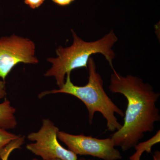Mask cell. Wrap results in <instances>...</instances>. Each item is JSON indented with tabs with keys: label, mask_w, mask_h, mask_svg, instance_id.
Instances as JSON below:
<instances>
[{
	"label": "cell",
	"mask_w": 160,
	"mask_h": 160,
	"mask_svg": "<svg viewBox=\"0 0 160 160\" xmlns=\"http://www.w3.org/2000/svg\"><path fill=\"white\" fill-rule=\"evenodd\" d=\"M58 138L76 155L91 156L104 160H118L122 158L120 151L115 148L111 138L98 139L60 131Z\"/></svg>",
	"instance_id": "6"
},
{
	"label": "cell",
	"mask_w": 160,
	"mask_h": 160,
	"mask_svg": "<svg viewBox=\"0 0 160 160\" xmlns=\"http://www.w3.org/2000/svg\"><path fill=\"white\" fill-rule=\"evenodd\" d=\"M92 160V159H88V160Z\"/></svg>",
	"instance_id": "16"
},
{
	"label": "cell",
	"mask_w": 160,
	"mask_h": 160,
	"mask_svg": "<svg viewBox=\"0 0 160 160\" xmlns=\"http://www.w3.org/2000/svg\"><path fill=\"white\" fill-rule=\"evenodd\" d=\"M109 91L122 94L127 100L122 128L112 135L115 147L126 151L135 146L147 132H152L156 123L160 121L157 107L159 92L154 91L148 83L132 75L122 76L115 70L111 75Z\"/></svg>",
	"instance_id": "1"
},
{
	"label": "cell",
	"mask_w": 160,
	"mask_h": 160,
	"mask_svg": "<svg viewBox=\"0 0 160 160\" xmlns=\"http://www.w3.org/2000/svg\"><path fill=\"white\" fill-rule=\"evenodd\" d=\"M25 141V137L21 136L18 138L13 140L3 150L1 155V159L8 160L12 152L16 149H20Z\"/></svg>",
	"instance_id": "10"
},
{
	"label": "cell",
	"mask_w": 160,
	"mask_h": 160,
	"mask_svg": "<svg viewBox=\"0 0 160 160\" xmlns=\"http://www.w3.org/2000/svg\"><path fill=\"white\" fill-rule=\"evenodd\" d=\"M21 136L9 132L6 129L0 127V159L3 150L7 146L13 141L20 138Z\"/></svg>",
	"instance_id": "9"
},
{
	"label": "cell",
	"mask_w": 160,
	"mask_h": 160,
	"mask_svg": "<svg viewBox=\"0 0 160 160\" xmlns=\"http://www.w3.org/2000/svg\"><path fill=\"white\" fill-rule=\"evenodd\" d=\"M15 112V109L8 100L0 103V127L6 130L15 128L17 125L14 116Z\"/></svg>",
	"instance_id": "7"
},
{
	"label": "cell",
	"mask_w": 160,
	"mask_h": 160,
	"mask_svg": "<svg viewBox=\"0 0 160 160\" xmlns=\"http://www.w3.org/2000/svg\"><path fill=\"white\" fill-rule=\"evenodd\" d=\"M52 1L58 6H62V7H65V6H69L75 0H52Z\"/></svg>",
	"instance_id": "12"
},
{
	"label": "cell",
	"mask_w": 160,
	"mask_h": 160,
	"mask_svg": "<svg viewBox=\"0 0 160 160\" xmlns=\"http://www.w3.org/2000/svg\"><path fill=\"white\" fill-rule=\"evenodd\" d=\"M153 160H160V152L158 151H156L154 152L153 156Z\"/></svg>",
	"instance_id": "14"
},
{
	"label": "cell",
	"mask_w": 160,
	"mask_h": 160,
	"mask_svg": "<svg viewBox=\"0 0 160 160\" xmlns=\"http://www.w3.org/2000/svg\"><path fill=\"white\" fill-rule=\"evenodd\" d=\"M73 43L69 47L59 46L56 50L57 57L47 60L52 66L45 74V76L54 77L57 84L61 88L65 82V76L71 73L73 69L85 68L87 69L89 59L92 55H103L115 71L112 61L116 56L112 47L118 41V38L113 30L102 38L94 42H87L79 37L75 32L71 29Z\"/></svg>",
	"instance_id": "2"
},
{
	"label": "cell",
	"mask_w": 160,
	"mask_h": 160,
	"mask_svg": "<svg viewBox=\"0 0 160 160\" xmlns=\"http://www.w3.org/2000/svg\"><path fill=\"white\" fill-rule=\"evenodd\" d=\"M45 0H24L25 4L32 9L38 8L44 3Z\"/></svg>",
	"instance_id": "11"
},
{
	"label": "cell",
	"mask_w": 160,
	"mask_h": 160,
	"mask_svg": "<svg viewBox=\"0 0 160 160\" xmlns=\"http://www.w3.org/2000/svg\"><path fill=\"white\" fill-rule=\"evenodd\" d=\"M6 95L5 81L0 80V99L5 98Z\"/></svg>",
	"instance_id": "13"
},
{
	"label": "cell",
	"mask_w": 160,
	"mask_h": 160,
	"mask_svg": "<svg viewBox=\"0 0 160 160\" xmlns=\"http://www.w3.org/2000/svg\"><path fill=\"white\" fill-rule=\"evenodd\" d=\"M32 160H40L38 159H33ZM62 160L61 159H60L58 158H56V159H51V160ZM80 160H87L85 159H82Z\"/></svg>",
	"instance_id": "15"
},
{
	"label": "cell",
	"mask_w": 160,
	"mask_h": 160,
	"mask_svg": "<svg viewBox=\"0 0 160 160\" xmlns=\"http://www.w3.org/2000/svg\"><path fill=\"white\" fill-rule=\"evenodd\" d=\"M96 65L93 58L89 59L88 63L89 80L85 86H75L71 82L70 73L66 75L65 83L58 89L42 92L39 95L41 98L52 93H66L75 97L84 103L89 112V122L92 125L95 113L99 112L107 122V130L117 131L122 127L118 122L115 113L124 117L122 110L118 107L106 94L103 88V80L97 72Z\"/></svg>",
	"instance_id": "3"
},
{
	"label": "cell",
	"mask_w": 160,
	"mask_h": 160,
	"mask_svg": "<svg viewBox=\"0 0 160 160\" xmlns=\"http://www.w3.org/2000/svg\"><path fill=\"white\" fill-rule=\"evenodd\" d=\"M59 131V128L52 121L48 119H43L42 126L39 130L28 135V140L35 142L28 144L26 148L44 160L56 158L78 160L77 155L64 148L58 142Z\"/></svg>",
	"instance_id": "4"
},
{
	"label": "cell",
	"mask_w": 160,
	"mask_h": 160,
	"mask_svg": "<svg viewBox=\"0 0 160 160\" xmlns=\"http://www.w3.org/2000/svg\"><path fill=\"white\" fill-rule=\"evenodd\" d=\"M35 45L32 40L13 34L0 38V78L5 81L19 63L37 64Z\"/></svg>",
	"instance_id": "5"
},
{
	"label": "cell",
	"mask_w": 160,
	"mask_h": 160,
	"mask_svg": "<svg viewBox=\"0 0 160 160\" xmlns=\"http://www.w3.org/2000/svg\"><path fill=\"white\" fill-rule=\"evenodd\" d=\"M160 131L159 130L151 138L142 142L138 143L134 148L136 152L129 158L130 160H141V158L144 152L152 153V146L160 143Z\"/></svg>",
	"instance_id": "8"
}]
</instances>
